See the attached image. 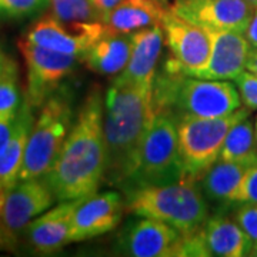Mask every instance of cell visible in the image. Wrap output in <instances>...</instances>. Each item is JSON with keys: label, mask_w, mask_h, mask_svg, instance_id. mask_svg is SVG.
<instances>
[{"label": "cell", "mask_w": 257, "mask_h": 257, "mask_svg": "<svg viewBox=\"0 0 257 257\" xmlns=\"http://www.w3.org/2000/svg\"><path fill=\"white\" fill-rule=\"evenodd\" d=\"M169 8L152 0H123L103 18V23L117 33H135L162 25Z\"/></svg>", "instance_id": "obj_20"}, {"label": "cell", "mask_w": 257, "mask_h": 257, "mask_svg": "<svg viewBox=\"0 0 257 257\" xmlns=\"http://www.w3.org/2000/svg\"><path fill=\"white\" fill-rule=\"evenodd\" d=\"M220 160L251 165L257 162V139L254 123L251 120H240L230 128L220 152Z\"/></svg>", "instance_id": "obj_23"}, {"label": "cell", "mask_w": 257, "mask_h": 257, "mask_svg": "<svg viewBox=\"0 0 257 257\" xmlns=\"http://www.w3.org/2000/svg\"><path fill=\"white\" fill-rule=\"evenodd\" d=\"M132 53L126 69L114 77V82L133 84L146 90H153L157 66L165 42L162 25L142 29L132 33Z\"/></svg>", "instance_id": "obj_14"}, {"label": "cell", "mask_w": 257, "mask_h": 257, "mask_svg": "<svg viewBox=\"0 0 257 257\" xmlns=\"http://www.w3.org/2000/svg\"><path fill=\"white\" fill-rule=\"evenodd\" d=\"M92 2L93 5L96 6L97 12L100 13L101 20H103V18H104L107 13H110L111 10L114 9L117 5H120L123 0H92Z\"/></svg>", "instance_id": "obj_33"}, {"label": "cell", "mask_w": 257, "mask_h": 257, "mask_svg": "<svg viewBox=\"0 0 257 257\" xmlns=\"http://www.w3.org/2000/svg\"><path fill=\"white\" fill-rule=\"evenodd\" d=\"M246 70L250 73L257 74V47H251L246 62Z\"/></svg>", "instance_id": "obj_34"}, {"label": "cell", "mask_w": 257, "mask_h": 257, "mask_svg": "<svg viewBox=\"0 0 257 257\" xmlns=\"http://www.w3.org/2000/svg\"><path fill=\"white\" fill-rule=\"evenodd\" d=\"M162 26L166 45L172 55L166 64L189 76H197L209 62L211 47L209 32L177 16L170 8Z\"/></svg>", "instance_id": "obj_11"}, {"label": "cell", "mask_w": 257, "mask_h": 257, "mask_svg": "<svg viewBox=\"0 0 257 257\" xmlns=\"http://www.w3.org/2000/svg\"><path fill=\"white\" fill-rule=\"evenodd\" d=\"M199 182L146 186L124 193L126 211L150 217L175 227L183 236L203 229L209 219V207Z\"/></svg>", "instance_id": "obj_4"}, {"label": "cell", "mask_w": 257, "mask_h": 257, "mask_svg": "<svg viewBox=\"0 0 257 257\" xmlns=\"http://www.w3.org/2000/svg\"><path fill=\"white\" fill-rule=\"evenodd\" d=\"M56 202L55 194L43 177L22 180L8 194L0 219L10 230L20 233Z\"/></svg>", "instance_id": "obj_15"}, {"label": "cell", "mask_w": 257, "mask_h": 257, "mask_svg": "<svg viewBox=\"0 0 257 257\" xmlns=\"http://www.w3.org/2000/svg\"><path fill=\"white\" fill-rule=\"evenodd\" d=\"M8 194H9V192L5 190V189L0 186V217H2V211H3V207H5V202H6Z\"/></svg>", "instance_id": "obj_36"}, {"label": "cell", "mask_w": 257, "mask_h": 257, "mask_svg": "<svg viewBox=\"0 0 257 257\" xmlns=\"http://www.w3.org/2000/svg\"><path fill=\"white\" fill-rule=\"evenodd\" d=\"M256 6L246 0H175L170 10L204 30L244 33Z\"/></svg>", "instance_id": "obj_12"}, {"label": "cell", "mask_w": 257, "mask_h": 257, "mask_svg": "<svg viewBox=\"0 0 257 257\" xmlns=\"http://www.w3.org/2000/svg\"><path fill=\"white\" fill-rule=\"evenodd\" d=\"M244 36L247 39V42L250 43L251 47H257V6L254 9V13L248 22V26L244 32Z\"/></svg>", "instance_id": "obj_32"}, {"label": "cell", "mask_w": 257, "mask_h": 257, "mask_svg": "<svg viewBox=\"0 0 257 257\" xmlns=\"http://www.w3.org/2000/svg\"><path fill=\"white\" fill-rule=\"evenodd\" d=\"M50 9L62 22H101L92 0H50Z\"/></svg>", "instance_id": "obj_24"}, {"label": "cell", "mask_w": 257, "mask_h": 257, "mask_svg": "<svg viewBox=\"0 0 257 257\" xmlns=\"http://www.w3.org/2000/svg\"><path fill=\"white\" fill-rule=\"evenodd\" d=\"M50 8V0H0V22L35 18Z\"/></svg>", "instance_id": "obj_25"}, {"label": "cell", "mask_w": 257, "mask_h": 257, "mask_svg": "<svg viewBox=\"0 0 257 257\" xmlns=\"http://www.w3.org/2000/svg\"><path fill=\"white\" fill-rule=\"evenodd\" d=\"M250 109L240 107L221 117H182L177 120L179 155L182 160V180L200 182L203 175L220 157L229 130L246 119Z\"/></svg>", "instance_id": "obj_7"}, {"label": "cell", "mask_w": 257, "mask_h": 257, "mask_svg": "<svg viewBox=\"0 0 257 257\" xmlns=\"http://www.w3.org/2000/svg\"><path fill=\"white\" fill-rule=\"evenodd\" d=\"M234 84L240 93L243 106L250 110H257V74L244 70L234 79Z\"/></svg>", "instance_id": "obj_28"}, {"label": "cell", "mask_w": 257, "mask_h": 257, "mask_svg": "<svg viewBox=\"0 0 257 257\" xmlns=\"http://www.w3.org/2000/svg\"><path fill=\"white\" fill-rule=\"evenodd\" d=\"M124 211L126 200L119 192H96L77 199L72 219V241L94 239L114 230Z\"/></svg>", "instance_id": "obj_13"}, {"label": "cell", "mask_w": 257, "mask_h": 257, "mask_svg": "<svg viewBox=\"0 0 257 257\" xmlns=\"http://www.w3.org/2000/svg\"><path fill=\"white\" fill-rule=\"evenodd\" d=\"M210 35L209 62L194 77L210 80H234L246 70L250 43L236 30H207Z\"/></svg>", "instance_id": "obj_16"}, {"label": "cell", "mask_w": 257, "mask_h": 257, "mask_svg": "<svg viewBox=\"0 0 257 257\" xmlns=\"http://www.w3.org/2000/svg\"><path fill=\"white\" fill-rule=\"evenodd\" d=\"M183 234L163 221L135 216L116 239L114 251L132 257H180Z\"/></svg>", "instance_id": "obj_10"}, {"label": "cell", "mask_w": 257, "mask_h": 257, "mask_svg": "<svg viewBox=\"0 0 257 257\" xmlns=\"http://www.w3.org/2000/svg\"><path fill=\"white\" fill-rule=\"evenodd\" d=\"M18 64L0 76V116L18 113L22 104Z\"/></svg>", "instance_id": "obj_26"}, {"label": "cell", "mask_w": 257, "mask_h": 257, "mask_svg": "<svg viewBox=\"0 0 257 257\" xmlns=\"http://www.w3.org/2000/svg\"><path fill=\"white\" fill-rule=\"evenodd\" d=\"M155 119L152 90L111 82L104 94V183L123 190L132 176L147 128Z\"/></svg>", "instance_id": "obj_2"}, {"label": "cell", "mask_w": 257, "mask_h": 257, "mask_svg": "<svg viewBox=\"0 0 257 257\" xmlns=\"http://www.w3.org/2000/svg\"><path fill=\"white\" fill-rule=\"evenodd\" d=\"M254 132H256V139H257V116H256V119H254Z\"/></svg>", "instance_id": "obj_39"}, {"label": "cell", "mask_w": 257, "mask_h": 257, "mask_svg": "<svg viewBox=\"0 0 257 257\" xmlns=\"http://www.w3.org/2000/svg\"><path fill=\"white\" fill-rule=\"evenodd\" d=\"M104 96L94 86L79 109L73 127L43 179L57 202L76 200L99 190L106 172Z\"/></svg>", "instance_id": "obj_1"}, {"label": "cell", "mask_w": 257, "mask_h": 257, "mask_svg": "<svg viewBox=\"0 0 257 257\" xmlns=\"http://www.w3.org/2000/svg\"><path fill=\"white\" fill-rule=\"evenodd\" d=\"M230 203H257V162L247 167L237 187L231 193Z\"/></svg>", "instance_id": "obj_27"}, {"label": "cell", "mask_w": 257, "mask_h": 257, "mask_svg": "<svg viewBox=\"0 0 257 257\" xmlns=\"http://www.w3.org/2000/svg\"><path fill=\"white\" fill-rule=\"evenodd\" d=\"M180 180L182 160L179 155L177 119L169 113H156L143 138L135 170L123 192Z\"/></svg>", "instance_id": "obj_6"}, {"label": "cell", "mask_w": 257, "mask_h": 257, "mask_svg": "<svg viewBox=\"0 0 257 257\" xmlns=\"http://www.w3.org/2000/svg\"><path fill=\"white\" fill-rule=\"evenodd\" d=\"M203 234L210 256H248L253 240L244 233L236 220L224 216H213L203 226Z\"/></svg>", "instance_id": "obj_21"}, {"label": "cell", "mask_w": 257, "mask_h": 257, "mask_svg": "<svg viewBox=\"0 0 257 257\" xmlns=\"http://www.w3.org/2000/svg\"><path fill=\"white\" fill-rule=\"evenodd\" d=\"M247 163L217 160L200 179L204 196L213 202H229L231 193L240 183L243 175L246 173Z\"/></svg>", "instance_id": "obj_22"}, {"label": "cell", "mask_w": 257, "mask_h": 257, "mask_svg": "<svg viewBox=\"0 0 257 257\" xmlns=\"http://www.w3.org/2000/svg\"><path fill=\"white\" fill-rule=\"evenodd\" d=\"M248 256L257 257V240L251 243V247H250V251H248Z\"/></svg>", "instance_id": "obj_37"}, {"label": "cell", "mask_w": 257, "mask_h": 257, "mask_svg": "<svg viewBox=\"0 0 257 257\" xmlns=\"http://www.w3.org/2000/svg\"><path fill=\"white\" fill-rule=\"evenodd\" d=\"M152 2H156V3H160V5H163L166 8H170V0H152Z\"/></svg>", "instance_id": "obj_38"}, {"label": "cell", "mask_w": 257, "mask_h": 257, "mask_svg": "<svg viewBox=\"0 0 257 257\" xmlns=\"http://www.w3.org/2000/svg\"><path fill=\"white\" fill-rule=\"evenodd\" d=\"M132 45V33H117L107 29V32L83 56L82 62L94 73L117 76L127 66Z\"/></svg>", "instance_id": "obj_18"}, {"label": "cell", "mask_w": 257, "mask_h": 257, "mask_svg": "<svg viewBox=\"0 0 257 257\" xmlns=\"http://www.w3.org/2000/svg\"><path fill=\"white\" fill-rule=\"evenodd\" d=\"M76 200L59 202L25 227V239L39 254H53L72 243V219Z\"/></svg>", "instance_id": "obj_17"}, {"label": "cell", "mask_w": 257, "mask_h": 257, "mask_svg": "<svg viewBox=\"0 0 257 257\" xmlns=\"http://www.w3.org/2000/svg\"><path fill=\"white\" fill-rule=\"evenodd\" d=\"M234 220L237 221L244 233L253 241L257 240V203H241L234 213Z\"/></svg>", "instance_id": "obj_29"}, {"label": "cell", "mask_w": 257, "mask_h": 257, "mask_svg": "<svg viewBox=\"0 0 257 257\" xmlns=\"http://www.w3.org/2000/svg\"><path fill=\"white\" fill-rule=\"evenodd\" d=\"M16 116H18V113L0 116V155L6 150L10 139H12L15 123H16Z\"/></svg>", "instance_id": "obj_30"}, {"label": "cell", "mask_w": 257, "mask_h": 257, "mask_svg": "<svg viewBox=\"0 0 257 257\" xmlns=\"http://www.w3.org/2000/svg\"><path fill=\"white\" fill-rule=\"evenodd\" d=\"M18 47L26 64V92L23 99L33 109H40L62 87V82L73 73L82 59L36 46L23 37L19 40Z\"/></svg>", "instance_id": "obj_8"}, {"label": "cell", "mask_w": 257, "mask_h": 257, "mask_svg": "<svg viewBox=\"0 0 257 257\" xmlns=\"http://www.w3.org/2000/svg\"><path fill=\"white\" fill-rule=\"evenodd\" d=\"M153 111L182 117H221L241 107L236 84L229 80L200 79L169 64L157 72L152 90Z\"/></svg>", "instance_id": "obj_3"}, {"label": "cell", "mask_w": 257, "mask_h": 257, "mask_svg": "<svg viewBox=\"0 0 257 257\" xmlns=\"http://www.w3.org/2000/svg\"><path fill=\"white\" fill-rule=\"evenodd\" d=\"M16 64L18 63H16L13 59H10L9 56H5V55L0 56V76H2L3 73H6V72L10 70L12 67H15Z\"/></svg>", "instance_id": "obj_35"}, {"label": "cell", "mask_w": 257, "mask_h": 257, "mask_svg": "<svg viewBox=\"0 0 257 257\" xmlns=\"http://www.w3.org/2000/svg\"><path fill=\"white\" fill-rule=\"evenodd\" d=\"M107 32L103 22H62L45 15L26 30L23 39L36 46L83 59L90 47Z\"/></svg>", "instance_id": "obj_9"}, {"label": "cell", "mask_w": 257, "mask_h": 257, "mask_svg": "<svg viewBox=\"0 0 257 257\" xmlns=\"http://www.w3.org/2000/svg\"><path fill=\"white\" fill-rule=\"evenodd\" d=\"M2 55H3V53H2V50H0V56H2Z\"/></svg>", "instance_id": "obj_40"}, {"label": "cell", "mask_w": 257, "mask_h": 257, "mask_svg": "<svg viewBox=\"0 0 257 257\" xmlns=\"http://www.w3.org/2000/svg\"><path fill=\"white\" fill-rule=\"evenodd\" d=\"M19 233L10 230L0 219V251H16L19 247Z\"/></svg>", "instance_id": "obj_31"}, {"label": "cell", "mask_w": 257, "mask_h": 257, "mask_svg": "<svg viewBox=\"0 0 257 257\" xmlns=\"http://www.w3.org/2000/svg\"><path fill=\"white\" fill-rule=\"evenodd\" d=\"M33 107L23 99L16 116L13 135L6 150L0 155V186L10 192L19 183V175L36 117Z\"/></svg>", "instance_id": "obj_19"}, {"label": "cell", "mask_w": 257, "mask_h": 257, "mask_svg": "<svg viewBox=\"0 0 257 257\" xmlns=\"http://www.w3.org/2000/svg\"><path fill=\"white\" fill-rule=\"evenodd\" d=\"M74 119L72 93L60 87L40 107L29 138L19 182L43 177L50 170L73 127Z\"/></svg>", "instance_id": "obj_5"}]
</instances>
